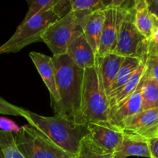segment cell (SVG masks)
<instances>
[{
  "label": "cell",
  "mask_w": 158,
  "mask_h": 158,
  "mask_svg": "<svg viewBox=\"0 0 158 158\" xmlns=\"http://www.w3.org/2000/svg\"><path fill=\"white\" fill-rule=\"evenodd\" d=\"M134 1L127 9L119 30L114 53L123 57H134L146 63L148 60V42L137 29L134 22Z\"/></svg>",
  "instance_id": "cell-6"
},
{
  "label": "cell",
  "mask_w": 158,
  "mask_h": 158,
  "mask_svg": "<svg viewBox=\"0 0 158 158\" xmlns=\"http://www.w3.org/2000/svg\"><path fill=\"white\" fill-rule=\"evenodd\" d=\"M134 7L136 26L139 32L149 40L158 29V19L150 11L147 0H135Z\"/></svg>",
  "instance_id": "cell-17"
},
{
  "label": "cell",
  "mask_w": 158,
  "mask_h": 158,
  "mask_svg": "<svg viewBox=\"0 0 158 158\" xmlns=\"http://www.w3.org/2000/svg\"><path fill=\"white\" fill-rule=\"evenodd\" d=\"M124 60L125 57L114 52L107 54L104 56H97V66L101 80L102 86L106 96Z\"/></svg>",
  "instance_id": "cell-16"
},
{
  "label": "cell",
  "mask_w": 158,
  "mask_h": 158,
  "mask_svg": "<svg viewBox=\"0 0 158 158\" xmlns=\"http://www.w3.org/2000/svg\"><path fill=\"white\" fill-rule=\"evenodd\" d=\"M105 19V10L98 11L80 20L83 35L97 55L100 49Z\"/></svg>",
  "instance_id": "cell-15"
},
{
  "label": "cell",
  "mask_w": 158,
  "mask_h": 158,
  "mask_svg": "<svg viewBox=\"0 0 158 158\" xmlns=\"http://www.w3.org/2000/svg\"><path fill=\"white\" fill-rule=\"evenodd\" d=\"M150 11L158 19V0H147Z\"/></svg>",
  "instance_id": "cell-30"
},
{
  "label": "cell",
  "mask_w": 158,
  "mask_h": 158,
  "mask_svg": "<svg viewBox=\"0 0 158 158\" xmlns=\"http://www.w3.org/2000/svg\"><path fill=\"white\" fill-rule=\"evenodd\" d=\"M60 19L62 18L54 6L21 23L10 39L0 46V54L15 53L32 43L43 42L42 35L45 31Z\"/></svg>",
  "instance_id": "cell-4"
},
{
  "label": "cell",
  "mask_w": 158,
  "mask_h": 158,
  "mask_svg": "<svg viewBox=\"0 0 158 158\" xmlns=\"http://www.w3.org/2000/svg\"><path fill=\"white\" fill-rule=\"evenodd\" d=\"M56 68L60 102L52 106L56 116L86 127L81 114L83 72L66 54L52 56Z\"/></svg>",
  "instance_id": "cell-1"
},
{
  "label": "cell",
  "mask_w": 158,
  "mask_h": 158,
  "mask_svg": "<svg viewBox=\"0 0 158 158\" xmlns=\"http://www.w3.org/2000/svg\"><path fill=\"white\" fill-rule=\"evenodd\" d=\"M83 33L80 20L73 12L51 25L42 35V40L49 47L52 56L65 55L71 42Z\"/></svg>",
  "instance_id": "cell-7"
},
{
  "label": "cell",
  "mask_w": 158,
  "mask_h": 158,
  "mask_svg": "<svg viewBox=\"0 0 158 158\" xmlns=\"http://www.w3.org/2000/svg\"><path fill=\"white\" fill-rule=\"evenodd\" d=\"M158 56V29L148 42V59Z\"/></svg>",
  "instance_id": "cell-28"
},
{
  "label": "cell",
  "mask_w": 158,
  "mask_h": 158,
  "mask_svg": "<svg viewBox=\"0 0 158 158\" xmlns=\"http://www.w3.org/2000/svg\"><path fill=\"white\" fill-rule=\"evenodd\" d=\"M0 114L23 117L25 114V109L15 106L0 97Z\"/></svg>",
  "instance_id": "cell-25"
},
{
  "label": "cell",
  "mask_w": 158,
  "mask_h": 158,
  "mask_svg": "<svg viewBox=\"0 0 158 158\" xmlns=\"http://www.w3.org/2000/svg\"><path fill=\"white\" fill-rule=\"evenodd\" d=\"M142 63L144 62L140 60V59L134 58V57H125L124 61L117 73V77L108 91L107 98L117 92L129 81L130 79L140 67Z\"/></svg>",
  "instance_id": "cell-19"
},
{
  "label": "cell",
  "mask_w": 158,
  "mask_h": 158,
  "mask_svg": "<svg viewBox=\"0 0 158 158\" xmlns=\"http://www.w3.org/2000/svg\"><path fill=\"white\" fill-rule=\"evenodd\" d=\"M20 129H21V127H19L12 120L0 116V131H5V132H11L15 134V133L19 132L20 131Z\"/></svg>",
  "instance_id": "cell-27"
},
{
  "label": "cell",
  "mask_w": 158,
  "mask_h": 158,
  "mask_svg": "<svg viewBox=\"0 0 158 158\" xmlns=\"http://www.w3.org/2000/svg\"><path fill=\"white\" fill-rule=\"evenodd\" d=\"M126 5L123 7H115L111 5L105 10V19L103 23V33L100 40V49L97 56H104L107 54L114 52L117 45L119 30L122 21L124 19L127 9L131 5Z\"/></svg>",
  "instance_id": "cell-8"
},
{
  "label": "cell",
  "mask_w": 158,
  "mask_h": 158,
  "mask_svg": "<svg viewBox=\"0 0 158 158\" xmlns=\"http://www.w3.org/2000/svg\"><path fill=\"white\" fill-rule=\"evenodd\" d=\"M23 118L73 157L80 150L82 139L87 134L86 127L78 126L59 116L46 117L25 109Z\"/></svg>",
  "instance_id": "cell-2"
},
{
  "label": "cell",
  "mask_w": 158,
  "mask_h": 158,
  "mask_svg": "<svg viewBox=\"0 0 158 158\" xmlns=\"http://www.w3.org/2000/svg\"><path fill=\"white\" fill-rule=\"evenodd\" d=\"M151 158H158V137L148 140Z\"/></svg>",
  "instance_id": "cell-29"
},
{
  "label": "cell",
  "mask_w": 158,
  "mask_h": 158,
  "mask_svg": "<svg viewBox=\"0 0 158 158\" xmlns=\"http://www.w3.org/2000/svg\"><path fill=\"white\" fill-rule=\"evenodd\" d=\"M81 114L86 127L96 122L109 121L107 96L102 86L97 65L83 72Z\"/></svg>",
  "instance_id": "cell-3"
},
{
  "label": "cell",
  "mask_w": 158,
  "mask_h": 158,
  "mask_svg": "<svg viewBox=\"0 0 158 158\" xmlns=\"http://www.w3.org/2000/svg\"><path fill=\"white\" fill-rule=\"evenodd\" d=\"M71 11L75 13L77 19L81 20L98 11H104L109 6V2L103 0H70Z\"/></svg>",
  "instance_id": "cell-20"
},
{
  "label": "cell",
  "mask_w": 158,
  "mask_h": 158,
  "mask_svg": "<svg viewBox=\"0 0 158 158\" xmlns=\"http://www.w3.org/2000/svg\"><path fill=\"white\" fill-rule=\"evenodd\" d=\"M58 1L59 0H28L29 9L22 23L28 21L40 12L52 9L57 4Z\"/></svg>",
  "instance_id": "cell-24"
},
{
  "label": "cell",
  "mask_w": 158,
  "mask_h": 158,
  "mask_svg": "<svg viewBox=\"0 0 158 158\" xmlns=\"http://www.w3.org/2000/svg\"><path fill=\"white\" fill-rule=\"evenodd\" d=\"M29 57L50 94L51 106L57 104L60 98L57 89L56 68L52 57L37 52H31Z\"/></svg>",
  "instance_id": "cell-11"
},
{
  "label": "cell",
  "mask_w": 158,
  "mask_h": 158,
  "mask_svg": "<svg viewBox=\"0 0 158 158\" xmlns=\"http://www.w3.org/2000/svg\"><path fill=\"white\" fill-rule=\"evenodd\" d=\"M147 70L146 63H142L140 67L137 69L134 75L132 76L129 81L124 85L122 88H120L117 92L113 94L111 97H108V103H109L110 110L114 106L120 103L126 98L131 95L133 93L135 92L136 89L138 87L143 75Z\"/></svg>",
  "instance_id": "cell-18"
},
{
  "label": "cell",
  "mask_w": 158,
  "mask_h": 158,
  "mask_svg": "<svg viewBox=\"0 0 158 158\" xmlns=\"http://www.w3.org/2000/svg\"><path fill=\"white\" fill-rule=\"evenodd\" d=\"M66 54L82 69L94 67L97 65V55L93 50L83 33L71 42Z\"/></svg>",
  "instance_id": "cell-13"
},
{
  "label": "cell",
  "mask_w": 158,
  "mask_h": 158,
  "mask_svg": "<svg viewBox=\"0 0 158 158\" xmlns=\"http://www.w3.org/2000/svg\"><path fill=\"white\" fill-rule=\"evenodd\" d=\"M144 75L135 92L110 109L109 122L114 126L120 127V124L129 117L142 111V87Z\"/></svg>",
  "instance_id": "cell-12"
},
{
  "label": "cell",
  "mask_w": 158,
  "mask_h": 158,
  "mask_svg": "<svg viewBox=\"0 0 158 158\" xmlns=\"http://www.w3.org/2000/svg\"><path fill=\"white\" fill-rule=\"evenodd\" d=\"M18 148L26 158H73L29 124L14 134Z\"/></svg>",
  "instance_id": "cell-5"
},
{
  "label": "cell",
  "mask_w": 158,
  "mask_h": 158,
  "mask_svg": "<svg viewBox=\"0 0 158 158\" xmlns=\"http://www.w3.org/2000/svg\"><path fill=\"white\" fill-rule=\"evenodd\" d=\"M146 73L158 83V56L150 57L146 62Z\"/></svg>",
  "instance_id": "cell-26"
},
{
  "label": "cell",
  "mask_w": 158,
  "mask_h": 158,
  "mask_svg": "<svg viewBox=\"0 0 158 158\" xmlns=\"http://www.w3.org/2000/svg\"><path fill=\"white\" fill-rule=\"evenodd\" d=\"M73 158H114L112 153L107 152L97 147L87 135H85L80 143V150Z\"/></svg>",
  "instance_id": "cell-22"
},
{
  "label": "cell",
  "mask_w": 158,
  "mask_h": 158,
  "mask_svg": "<svg viewBox=\"0 0 158 158\" xmlns=\"http://www.w3.org/2000/svg\"><path fill=\"white\" fill-rule=\"evenodd\" d=\"M89 138L101 149L114 154L123 139L124 132L109 121H99L86 126Z\"/></svg>",
  "instance_id": "cell-10"
},
{
  "label": "cell",
  "mask_w": 158,
  "mask_h": 158,
  "mask_svg": "<svg viewBox=\"0 0 158 158\" xmlns=\"http://www.w3.org/2000/svg\"><path fill=\"white\" fill-rule=\"evenodd\" d=\"M0 158H5L4 155H3V154H2V152L1 150H0Z\"/></svg>",
  "instance_id": "cell-31"
},
{
  "label": "cell",
  "mask_w": 158,
  "mask_h": 158,
  "mask_svg": "<svg viewBox=\"0 0 158 158\" xmlns=\"http://www.w3.org/2000/svg\"><path fill=\"white\" fill-rule=\"evenodd\" d=\"M0 150L5 158H26L17 147L13 133L0 131Z\"/></svg>",
  "instance_id": "cell-23"
},
{
  "label": "cell",
  "mask_w": 158,
  "mask_h": 158,
  "mask_svg": "<svg viewBox=\"0 0 158 158\" xmlns=\"http://www.w3.org/2000/svg\"><path fill=\"white\" fill-rule=\"evenodd\" d=\"M132 156L151 158L148 140L124 133L121 142L114 151L113 157L128 158Z\"/></svg>",
  "instance_id": "cell-14"
},
{
  "label": "cell",
  "mask_w": 158,
  "mask_h": 158,
  "mask_svg": "<svg viewBox=\"0 0 158 158\" xmlns=\"http://www.w3.org/2000/svg\"><path fill=\"white\" fill-rule=\"evenodd\" d=\"M157 137H158V134H157Z\"/></svg>",
  "instance_id": "cell-32"
},
{
  "label": "cell",
  "mask_w": 158,
  "mask_h": 158,
  "mask_svg": "<svg viewBox=\"0 0 158 158\" xmlns=\"http://www.w3.org/2000/svg\"><path fill=\"white\" fill-rule=\"evenodd\" d=\"M142 111L158 108V83L145 73L142 87Z\"/></svg>",
  "instance_id": "cell-21"
},
{
  "label": "cell",
  "mask_w": 158,
  "mask_h": 158,
  "mask_svg": "<svg viewBox=\"0 0 158 158\" xmlns=\"http://www.w3.org/2000/svg\"><path fill=\"white\" fill-rule=\"evenodd\" d=\"M126 134L150 140L157 137L158 108L143 110L125 120L119 127Z\"/></svg>",
  "instance_id": "cell-9"
}]
</instances>
